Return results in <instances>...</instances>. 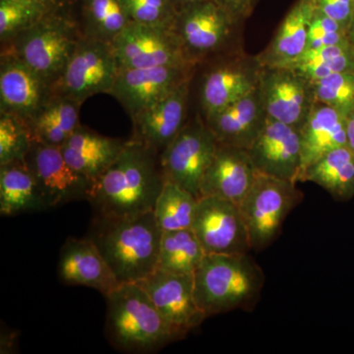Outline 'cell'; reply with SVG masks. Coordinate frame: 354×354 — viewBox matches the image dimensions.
<instances>
[{
	"label": "cell",
	"instance_id": "cell-1",
	"mask_svg": "<svg viewBox=\"0 0 354 354\" xmlns=\"http://www.w3.org/2000/svg\"><path fill=\"white\" fill-rule=\"evenodd\" d=\"M160 153L136 139L93 181L88 200L95 216L127 218L152 212L165 185Z\"/></svg>",
	"mask_w": 354,
	"mask_h": 354
},
{
	"label": "cell",
	"instance_id": "cell-2",
	"mask_svg": "<svg viewBox=\"0 0 354 354\" xmlns=\"http://www.w3.org/2000/svg\"><path fill=\"white\" fill-rule=\"evenodd\" d=\"M87 236L120 285L138 283L158 269L162 230L153 211L127 218L94 216Z\"/></svg>",
	"mask_w": 354,
	"mask_h": 354
},
{
	"label": "cell",
	"instance_id": "cell-3",
	"mask_svg": "<svg viewBox=\"0 0 354 354\" xmlns=\"http://www.w3.org/2000/svg\"><path fill=\"white\" fill-rule=\"evenodd\" d=\"M106 335L123 353H150L183 339L139 283H123L106 295Z\"/></svg>",
	"mask_w": 354,
	"mask_h": 354
},
{
	"label": "cell",
	"instance_id": "cell-4",
	"mask_svg": "<svg viewBox=\"0 0 354 354\" xmlns=\"http://www.w3.org/2000/svg\"><path fill=\"white\" fill-rule=\"evenodd\" d=\"M265 274L248 253L208 254L194 272L195 298L207 317L257 304Z\"/></svg>",
	"mask_w": 354,
	"mask_h": 354
},
{
	"label": "cell",
	"instance_id": "cell-5",
	"mask_svg": "<svg viewBox=\"0 0 354 354\" xmlns=\"http://www.w3.org/2000/svg\"><path fill=\"white\" fill-rule=\"evenodd\" d=\"M81 38L67 10L60 11L44 16L20 32L12 39L13 48L4 53L20 58L53 88Z\"/></svg>",
	"mask_w": 354,
	"mask_h": 354
},
{
	"label": "cell",
	"instance_id": "cell-6",
	"mask_svg": "<svg viewBox=\"0 0 354 354\" xmlns=\"http://www.w3.org/2000/svg\"><path fill=\"white\" fill-rule=\"evenodd\" d=\"M300 200L297 183L257 172L252 187L239 204L252 250H263L274 242Z\"/></svg>",
	"mask_w": 354,
	"mask_h": 354
},
{
	"label": "cell",
	"instance_id": "cell-7",
	"mask_svg": "<svg viewBox=\"0 0 354 354\" xmlns=\"http://www.w3.org/2000/svg\"><path fill=\"white\" fill-rule=\"evenodd\" d=\"M118 70L111 43L82 36L53 88L82 104L95 94H111Z\"/></svg>",
	"mask_w": 354,
	"mask_h": 354
},
{
	"label": "cell",
	"instance_id": "cell-8",
	"mask_svg": "<svg viewBox=\"0 0 354 354\" xmlns=\"http://www.w3.org/2000/svg\"><path fill=\"white\" fill-rule=\"evenodd\" d=\"M218 147L215 135L205 120L190 121L160 153L165 181L181 186L197 198L203 176Z\"/></svg>",
	"mask_w": 354,
	"mask_h": 354
},
{
	"label": "cell",
	"instance_id": "cell-9",
	"mask_svg": "<svg viewBox=\"0 0 354 354\" xmlns=\"http://www.w3.org/2000/svg\"><path fill=\"white\" fill-rule=\"evenodd\" d=\"M120 69L194 66L172 29L131 22L113 39Z\"/></svg>",
	"mask_w": 354,
	"mask_h": 354
},
{
	"label": "cell",
	"instance_id": "cell-10",
	"mask_svg": "<svg viewBox=\"0 0 354 354\" xmlns=\"http://www.w3.org/2000/svg\"><path fill=\"white\" fill-rule=\"evenodd\" d=\"M191 230L206 255L248 253L250 239L239 205L216 196L198 200Z\"/></svg>",
	"mask_w": 354,
	"mask_h": 354
},
{
	"label": "cell",
	"instance_id": "cell-11",
	"mask_svg": "<svg viewBox=\"0 0 354 354\" xmlns=\"http://www.w3.org/2000/svg\"><path fill=\"white\" fill-rule=\"evenodd\" d=\"M258 87L268 118L301 130L316 102L313 84L290 67L263 66Z\"/></svg>",
	"mask_w": 354,
	"mask_h": 354
},
{
	"label": "cell",
	"instance_id": "cell-12",
	"mask_svg": "<svg viewBox=\"0 0 354 354\" xmlns=\"http://www.w3.org/2000/svg\"><path fill=\"white\" fill-rule=\"evenodd\" d=\"M237 24L213 0H205L177 13L172 31L192 64L220 50Z\"/></svg>",
	"mask_w": 354,
	"mask_h": 354
},
{
	"label": "cell",
	"instance_id": "cell-13",
	"mask_svg": "<svg viewBox=\"0 0 354 354\" xmlns=\"http://www.w3.org/2000/svg\"><path fill=\"white\" fill-rule=\"evenodd\" d=\"M48 208L88 200L92 181L70 167L62 148L32 142L25 158Z\"/></svg>",
	"mask_w": 354,
	"mask_h": 354
},
{
	"label": "cell",
	"instance_id": "cell-14",
	"mask_svg": "<svg viewBox=\"0 0 354 354\" xmlns=\"http://www.w3.org/2000/svg\"><path fill=\"white\" fill-rule=\"evenodd\" d=\"M174 329L185 337L208 318L198 306L194 274L157 269L138 283Z\"/></svg>",
	"mask_w": 354,
	"mask_h": 354
},
{
	"label": "cell",
	"instance_id": "cell-15",
	"mask_svg": "<svg viewBox=\"0 0 354 354\" xmlns=\"http://www.w3.org/2000/svg\"><path fill=\"white\" fill-rule=\"evenodd\" d=\"M193 66H158L118 70L111 94L134 116L190 80Z\"/></svg>",
	"mask_w": 354,
	"mask_h": 354
},
{
	"label": "cell",
	"instance_id": "cell-16",
	"mask_svg": "<svg viewBox=\"0 0 354 354\" xmlns=\"http://www.w3.org/2000/svg\"><path fill=\"white\" fill-rule=\"evenodd\" d=\"M247 151L257 172L298 183L302 160L300 130L268 118Z\"/></svg>",
	"mask_w": 354,
	"mask_h": 354
},
{
	"label": "cell",
	"instance_id": "cell-17",
	"mask_svg": "<svg viewBox=\"0 0 354 354\" xmlns=\"http://www.w3.org/2000/svg\"><path fill=\"white\" fill-rule=\"evenodd\" d=\"M0 67V108L29 124L51 97L53 90L13 53L2 51Z\"/></svg>",
	"mask_w": 354,
	"mask_h": 354
},
{
	"label": "cell",
	"instance_id": "cell-18",
	"mask_svg": "<svg viewBox=\"0 0 354 354\" xmlns=\"http://www.w3.org/2000/svg\"><path fill=\"white\" fill-rule=\"evenodd\" d=\"M262 68L257 57L248 55H239L214 67L202 84L201 104L205 116L250 94L259 85Z\"/></svg>",
	"mask_w": 354,
	"mask_h": 354
},
{
	"label": "cell",
	"instance_id": "cell-19",
	"mask_svg": "<svg viewBox=\"0 0 354 354\" xmlns=\"http://www.w3.org/2000/svg\"><path fill=\"white\" fill-rule=\"evenodd\" d=\"M257 171L248 151L218 143L203 176L200 195L216 196L241 204L255 181Z\"/></svg>",
	"mask_w": 354,
	"mask_h": 354
},
{
	"label": "cell",
	"instance_id": "cell-20",
	"mask_svg": "<svg viewBox=\"0 0 354 354\" xmlns=\"http://www.w3.org/2000/svg\"><path fill=\"white\" fill-rule=\"evenodd\" d=\"M58 277L65 285L95 288L104 297L120 286L111 267L88 236L68 237L60 249Z\"/></svg>",
	"mask_w": 354,
	"mask_h": 354
},
{
	"label": "cell",
	"instance_id": "cell-21",
	"mask_svg": "<svg viewBox=\"0 0 354 354\" xmlns=\"http://www.w3.org/2000/svg\"><path fill=\"white\" fill-rule=\"evenodd\" d=\"M267 118L257 87L239 101L205 116V122L218 143L249 150L264 128Z\"/></svg>",
	"mask_w": 354,
	"mask_h": 354
},
{
	"label": "cell",
	"instance_id": "cell-22",
	"mask_svg": "<svg viewBox=\"0 0 354 354\" xmlns=\"http://www.w3.org/2000/svg\"><path fill=\"white\" fill-rule=\"evenodd\" d=\"M190 80L150 108L132 116L134 137L158 153L169 145L186 124Z\"/></svg>",
	"mask_w": 354,
	"mask_h": 354
},
{
	"label": "cell",
	"instance_id": "cell-23",
	"mask_svg": "<svg viewBox=\"0 0 354 354\" xmlns=\"http://www.w3.org/2000/svg\"><path fill=\"white\" fill-rule=\"evenodd\" d=\"M300 137L302 160L298 183L307 167L319 158L335 149L348 146L346 116L337 109L316 101L300 130Z\"/></svg>",
	"mask_w": 354,
	"mask_h": 354
},
{
	"label": "cell",
	"instance_id": "cell-24",
	"mask_svg": "<svg viewBox=\"0 0 354 354\" xmlns=\"http://www.w3.org/2000/svg\"><path fill=\"white\" fill-rule=\"evenodd\" d=\"M125 143L80 125L60 148L70 167L93 183L118 158Z\"/></svg>",
	"mask_w": 354,
	"mask_h": 354
},
{
	"label": "cell",
	"instance_id": "cell-25",
	"mask_svg": "<svg viewBox=\"0 0 354 354\" xmlns=\"http://www.w3.org/2000/svg\"><path fill=\"white\" fill-rule=\"evenodd\" d=\"M313 0H297L279 25L271 43L257 55L262 66H288L306 51Z\"/></svg>",
	"mask_w": 354,
	"mask_h": 354
},
{
	"label": "cell",
	"instance_id": "cell-26",
	"mask_svg": "<svg viewBox=\"0 0 354 354\" xmlns=\"http://www.w3.org/2000/svg\"><path fill=\"white\" fill-rule=\"evenodd\" d=\"M39 184L25 160L0 165V214L14 216L48 209Z\"/></svg>",
	"mask_w": 354,
	"mask_h": 354
},
{
	"label": "cell",
	"instance_id": "cell-27",
	"mask_svg": "<svg viewBox=\"0 0 354 354\" xmlns=\"http://www.w3.org/2000/svg\"><path fill=\"white\" fill-rule=\"evenodd\" d=\"M299 183L321 186L337 201L354 197V152L348 146L339 147L326 153L307 167Z\"/></svg>",
	"mask_w": 354,
	"mask_h": 354
},
{
	"label": "cell",
	"instance_id": "cell-28",
	"mask_svg": "<svg viewBox=\"0 0 354 354\" xmlns=\"http://www.w3.org/2000/svg\"><path fill=\"white\" fill-rule=\"evenodd\" d=\"M81 104L73 100L55 95L28 124L32 142L62 147L79 124Z\"/></svg>",
	"mask_w": 354,
	"mask_h": 354
},
{
	"label": "cell",
	"instance_id": "cell-29",
	"mask_svg": "<svg viewBox=\"0 0 354 354\" xmlns=\"http://www.w3.org/2000/svg\"><path fill=\"white\" fill-rule=\"evenodd\" d=\"M206 253L191 228L162 232L158 269L194 274Z\"/></svg>",
	"mask_w": 354,
	"mask_h": 354
},
{
	"label": "cell",
	"instance_id": "cell-30",
	"mask_svg": "<svg viewBox=\"0 0 354 354\" xmlns=\"http://www.w3.org/2000/svg\"><path fill=\"white\" fill-rule=\"evenodd\" d=\"M83 36L113 43L131 20L121 0H81Z\"/></svg>",
	"mask_w": 354,
	"mask_h": 354
},
{
	"label": "cell",
	"instance_id": "cell-31",
	"mask_svg": "<svg viewBox=\"0 0 354 354\" xmlns=\"http://www.w3.org/2000/svg\"><path fill=\"white\" fill-rule=\"evenodd\" d=\"M283 67V66H281ZM311 83L342 72H354V50L351 44L326 46L304 53L288 65Z\"/></svg>",
	"mask_w": 354,
	"mask_h": 354
},
{
	"label": "cell",
	"instance_id": "cell-32",
	"mask_svg": "<svg viewBox=\"0 0 354 354\" xmlns=\"http://www.w3.org/2000/svg\"><path fill=\"white\" fill-rule=\"evenodd\" d=\"M198 200L199 198L181 186L165 181L153 209L162 232L191 228Z\"/></svg>",
	"mask_w": 354,
	"mask_h": 354
},
{
	"label": "cell",
	"instance_id": "cell-33",
	"mask_svg": "<svg viewBox=\"0 0 354 354\" xmlns=\"http://www.w3.org/2000/svg\"><path fill=\"white\" fill-rule=\"evenodd\" d=\"M32 143L24 121L10 114L0 116V165L25 160Z\"/></svg>",
	"mask_w": 354,
	"mask_h": 354
},
{
	"label": "cell",
	"instance_id": "cell-34",
	"mask_svg": "<svg viewBox=\"0 0 354 354\" xmlns=\"http://www.w3.org/2000/svg\"><path fill=\"white\" fill-rule=\"evenodd\" d=\"M313 84L317 102L348 116L354 109V72H342Z\"/></svg>",
	"mask_w": 354,
	"mask_h": 354
},
{
	"label": "cell",
	"instance_id": "cell-35",
	"mask_svg": "<svg viewBox=\"0 0 354 354\" xmlns=\"http://www.w3.org/2000/svg\"><path fill=\"white\" fill-rule=\"evenodd\" d=\"M46 14L25 0H0V39L6 43L36 24Z\"/></svg>",
	"mask_w": 354,
	"mask_h": 354
},
{
	"label": "cell",
	"instance_id": "cell-36",
	"mask_svg": "<svg viewBox=\"0 0 354 354\" xmlns=\"http://www.w3.org/2000/svg\"><path fill=\"white\" fill-rule=\"evenodd\" d=\"M131 22L172 29L177 11L169 0H121Z\"/></svg>",
	"mask_w": 354,
	"mask_h": 354
},
{
	"label": "cell",
	"instance_id": "cell-37",
	"mask_svg": "<svg viewBox=\"0 0 354 354\" xmlns=\"http://www.w3.org/2000/svg\"><path fill=\"white\" fill-rule=\"evenodd\" d=\"M348 43V30L314 6L306 51Z\"/></svg>",
	"mask_w": 354,
	"mask_h": 354
},
{
	"label": "cell",
	"instance_id": "cell-38",
	"mask_svg": "<svg viewBox=\"0 0 354 354\" xmlns=\"http://www.w3.org/2000/svg\"><path fill=\"white\" fill-rule=\"evenodd\" d=\"M314 6L348 30L354 17V0H313Z\"/></svg>",
	"mask_w": 354,
	"mask_h": 354
},
{
	"label": "cell",
	"instance_id": "cell-39",
	"mask_svg": "<svg viewBox=\"0 0 354 354\" xmlns=\"http://www.w3.org/2000/svg\"><path fill=\"white\" fill-rule=\"evenodd\" d=\"M213 1L236 23L248 18L256 4V0H213Z\"/></svg>",
	"mask_w": 354,
	"mask_h": 354
},
{
	"label": "cell",
	"instance_id": "cell-40",
	"mask_svg": "<svg viewBox=\"0 0 354 354\" xmlns=\"http://www.w3.org/2000/svg\"><path fill=\"white\" fill-rule=\"evenodd\" d=\"M39 7L46 15L66 10L69 0H25Z\"/></svg>",
	"mask_w": 354,
	"mask_h": 354
},
{
	"label": "cell",
	"instance_id": "cell-41",
	"mask_svg": "<svg viewBox=\"0 0 354 354\" xmlns=\"http://www.w3.org/2000/svg\"><path fill=\"white\" fill-rule=\"evenodd\" d=\"M346 134H348V146L354 152V109L346 116Z\"/></svg>",
	"mask_w": 354,
	"mask_h": 354
},
{
	"label": "cell",
	"instance_id": "cell-42",
	"mask_svg": "<svg viewBox=\"0 0 354 354\" xmlns=\"http://www.w3.org/2000/svg\"><path fill=\"white\" fill-rule=\"evenodd\" d=\"M172 6H174L177 13L179 11L183 10L186 7L193 6V4L198 3V2L205 1V0H169Z\"/></svg>",
	"mask_w": 354,
	"mask_h": 354
},
{
	"label": "cell",
	"instance_id": "cell-43",
	"mask_svg": "<svg viewBox=\"0 0 354 354\" xmlns=\"http://www.w3.org/2000/svg\"><path fill=\"white\" fill-rule=\"evenodd\" d=\"M348 38L349 44H351L354 50V17L348 29Z\"/></svg>",
	"mask_w": 354,
	"mask_h": 354
}]
</instances>
